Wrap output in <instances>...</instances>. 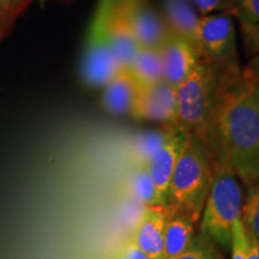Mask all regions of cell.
Instances as JSON below:
<instances>
[{"instance_id": "1", "label": "cell", "mask_w": 259, "mask_h": 259, "mask_svg": "<svg viewBox=\"0 0 259 259\" xmlns=\"http://www.w3.org/2000/svg\"><path fill=\"white\" fill-rule=\"evenodd\" d=\"M206 141L242 184L259 183V83L241 67L220 74Z\"/></svg>"}, {"instance_id": "2", "label": "cell", "mask_w": 259, "mask_h": 259, "mask_svg": "<svg viewBox=\"0 0 259 259\" xmlns=\"http://www.w3.org/2000/svg\"><path fill=\"white\" fill-rule=\"evenodd\" d=\"M212 178L213 155L208 142L194 134H187L170 179L167 205L192 223L198 222Z\"/></svg>"}, {"instance_id": "3", "label": "cell", "mask_w": 259, "mask_h": 259, "mask_svg": "<svg viewBox=\"0 0 259 259\" xmlns=\"http://www.w3.org/2000/svg\"><path fill=\"white\" fill-rule=\"evenodd\" d=\"M244 193L231 164L213 155V178L200 216V229L226 250H231L233 227L241 220Z\"/></svg>"}, {"instance_id": "4", "label": "cell", "mask_w": 259, "mask_h": 259, "mask_svg": "<svg viewBox=\"0 0 259 259\" xmlns=\"http://www.w3.org/2000/svg\"><path fill=\"white\" fill-rule=\"evenodd\" d=\"M221 72L199 59L192 73L177 87V124L184 134H194L206 141L208 126ZM208 142V141H206Z\"/></svg>"}, {"instance_id": "5", "label": "cell", "mask_w": 259, "mask_h": 259, "mask_svg": "<svg viewBox=\"0 0 259 259\" xmlns=\"http://www.w3.org/2000/svg\"><path fill=\"white\" fill-rule=\"evenodd\" d=\"M196 50L199 59L212 65L220 72L241 67L231 15L200 16L196 32Z\"/></svg>"}, {"instance_id": "6", "label": "cell", "mask_w": 259, "mask_h": 259, "mask_svg": "<svg viewBox=\"0 0 259 259\" xmlns=\"http://www.w3.org/2000/svg\"><path fill=\"white\" fill-rule=\"evenodd\" d=\"M120 67L107 34L102 8L97 4L84 44L80 78L89 88H103Z\"/></svg>"}, {"instance_id": "7", "label": "cell", "mask_w": 259, "mask_h": 259, "mask_svg": "<svg viewBox=\"0 0 259 259\" xmlns=\"http://www.w3.org/2000/svg\"><path fill=\"white\" fill-rule=\"evenodd\" d=\"M177 111V89L162 79L154 85L138 84L130 116L137 121H154L163 127H176Z\"/></svg>"}, {"instance_id": "8", "label": "cell", "mask_w": 259, "mask_h": 259, "mask_svg": "<svg viewBox=\"0 0 259 259\" xmlns=\"http://www.w3.org/2000/svg\"><path fill=\"white\" fill-rule=\"evenodd\" d=\"M139 48H160L168 30L150 0H116Z\"/></svg>"}, {"instance_id": "9", "label": "cell", "mask_w": 259, "mask_h": 259, "mask_svg": "<svg viewBox=\"0 0 259 259\" xmlns=\"http://www.w3.org/2000/svg\"><path fill=\"white\" fill-rule=\"evenodd\" d=\"M186 135L177 127H169L163 144L148 163V170L156 191L158 205H167L170 179L185 143Z\"/></svg>"}, {"instance_id": "10", "label": "cell", "mask_w": 259, "mask_h": 259, "mask_svg": "<svg viewBox=\"0 0 259 259\" xmlns=\"http://www.w3.org/2000/svg\"><path fill=\"white\" fill-rule=\"evenodd\" d=\"M163 79L177 88L192 73L199 61L197 51L189 42L168 32L160 46Z\"/></svg>"}, {"instance_id": "11", "label": "cell", "mask_w": 259, "mask_h": 259, "mask_svg": "<svg viewBox=\"0 0 259 259\" xmlns=\"http://www.w3.org/2000/svg\"><path fill=\"white\" fill-rule=\"evenodd\" d=\"M167 218V205L144 206L132 232V239L149 259H164L163 235Z\"/></svg>"}, {"instance_id": "12", "label": "cell", "mask_w": 259, "mask_h": 259, "mask_svg": "<svg viewBox=\"0 0 259 259\" xmlns=\"http://www.w3.org/2000/svg\"><path fill=\"white\" fill-rule=\"evenodd\" d=\"M97 4L102 8L106 30L116 59L121 67H128L139 48L134 34L122 16L116 0H99Z\"/></svg>"}, {"instance_id": "13", "label": "cell", "mask_w": 259, "mask_h": 259, "mask_svg": "<svg viewBox=\"0 0 259 259\" xmlns=\"http://www.w3.org/2000/svg\"><path fill=\"white\" fill-rule=\"evenodd\" d=\"M137 90L138 84L130 67H120L115 76L103 87V108L115 116L130 115Z\"/></svg>"}, {"instance_id": "14", "label": "cell", "mask_w": 259, "mask_h": 259, "mask_svg": "<svg viewBox=\"0 0 259 259\" xmlns=\"http://www.w3.org/2000/svg\"><path fill=\"white\" fill-rule=\"evenodd\" d=\"M162 18L168 32L184 38L196 50V32L200 16L190 0H163Z\"/></svg>"}, {"instance_id": "15", "label": "cell", "mask_w": 259, "mask_h": 259, "mask_svg": "<svg viewBox=\"0 0 259 259\" xmlns=\"http://www.w3.org/2000/svg\"><path fill=\"white\" fill-rule=\"evenodd\" d=\"M168 218L164 227V259H171L192 247L193 223L183 213L168 206Z\"/></svg>"}, {"instance_id": "16", "label": "cell", "mask_w": 259, "mask_h": 259, "mask_svg": "<svg viewBox=\"0 0 259 259\" xmlns=\"http://www.w3.org/2000/svg\"><path fill=\"white\" fill-rule=\"evenodd\" d=\"M128 67L139 85H154L163 79L160 48H138Z\"/></svg>"}, {"instance_id": "17", "label": "cell", "mask_w": 259, "mask_h": 259, "mask_svg": "<svg viewBox=\"0 0 259 259\" xmlns=\"http://www.w3.org/2000/svg\"><path fill=\"white\" fill-rule=\"evenodd\" d=\"M126 189L135 199L144 206L158 205L156 191L147 164L134 162V166L130 169L126 179Z\"/></svg>"}, {"instance_id": "18", "label": "cell", "mask_w": 259, "mask_h": 259, "mask_svg": "<svg viewBox=\"0 0 259 259\" xmlns=\"http://www.w3.org/2000/svg\"><path fill=\"white\" fill-rule=\"evenodd\" d=\"M169 127H163L161 130H151L137 136L135 139L132 154H134V162L147 164L155 153L160 149L166 139Z\"/></svg>"}, {"instance_id": "19", "label": "cell", "mask_w": 259, "mask_h": 259, "mask_svg": "<svg viewBox=\"0 0 259 259\" xmlns=\"http://www.w3.org/2000/svg\"><path fill=\"white\" fill-rule=\"evenodd\" d=\"M241 220L246 234L259 242V183L247 187Z\"/></svg>"}, {"instance_id": "20", "label": "cell", "mask_w": 259, "mask_h": 259, "mask_svg": "<svg viewBox=\"0 0 259 259\" xmlns=\"http://www.w3.org/2000/svg\"><path fill=\"white\" fill-rule=\"evenodd\" d=\"M228 15L234 16L240 25L259 23V0H229Z\"/></svg>"}, {"instance_id": "21", "label": "cell", "mask_w": 259, "mask_h": 259, "mask_svg": "<svg viewBox=\"0 0 259 259\" xmlns=\"http://www.w3.org/2000/svg\"><path fill=\"white\" fill-rule=\"evenodd\" d=\"M232 259H247L248 239L246 234L242 220L238 221L232 231Z\"/></svg>"}, {"instance_id": "22", "label": "cell", "mask_w": 259, "mask_h": 259, "mask_svg": "<svg viewBox=\"0 0 259 259\" xmlns=\"http://www.w3.org/2000/svg\"><path fill=\"white\" fill-rule=\"evenodd\" d=\"M240 29L246 54L250 57L259 56V23L240 25Z\"/></svg>"}, {"instance_id": "23", "label": "cell", "mask_w": 259, "mask_h": 259, "mask_svg": "<svg viewBox=\"0 0 259 259\" xmlns=\"http://www.w3.org/2000/svg\"><path fill=\"white\" fill-rule=\"evenodd\" d=\"M190 2L202 16L210 15L215 11H223V14H228L229 0H190Z\"/></svg>"}, {"instance_id": "24", "label": "cell", "mask_w": 259, "mask_h": 259, "mask_svg": "<svg viewBox=\"0 0 259 259\" xmlns=\"http://www.w3.org/2000/svg\"><path fill=\"white\" fill-rule=\"evenodd\" d=\"M121 259H149L138 245L136 244L132 236L130 235L126 239L121 248Z\"/></svg>"}, {"instance_id": "25", "label": "cell", "mask_w": 259, "mask_h": 259, "mask_svg": "<svg viewBox=\"0 0 259 259\" xmlns=\"http://www.w3.org/2000/svg\"><path fill=\"white\" fill-rule=\"evenodd\" d=\"M171 259H215V258H212L211 255H210V253L202 250V248L191 247L190 250H187L186 252H184V253L177 255V257Z\"/></svg>"}, {"instance_id": "26", "label": "cell", "mask_w": 259, "mask_h": 259, "mask_svg": "<svg viewBox=\"0 0 259 259\" xmlns=\"http://www.w3.org/2000/svg\"><path fill=\"white\" fill-rule=\"evenodd\" d=\"M244 70L250 74L255 82L259 83V56L252 57L251 59L248 60L246 67H244Z\"/></svg>"}, {"instance_id": "27", "label": "cell", "mask_w": 259, "mask_h": 259, "mask_svg": "<svg viewBox=\"0 0 259 259\" xmlns=\"http://www.w3.org/2000/svg\"><path fill=\"white\" fill-rule=\"evenodd\" d=\"M248 250L247 259H259V242L252 236H248Z\"/></svg>"}]
</instances>
